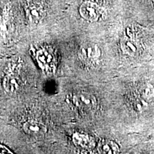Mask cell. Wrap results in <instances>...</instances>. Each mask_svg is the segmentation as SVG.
<instances>
[{
  "label": "cell",
  "mask_w": 154,
  "mask_h": 154,
  "mask_svg": "<svg viewBox=\"0 0 154 154\" xmlns=\"http://www.w3.org/2000/svg\"><path fill=\"white\" fill-rule=\"evenodd\" d=\"M75 144L82 148H89L92 145V140L88 136L84 134H76L73 136Z\"/></svg>",
  "instance_id": "9c48e42d"
},
{
  "label": "cell",
  "mask_w": 154,
  "mask_h": 154,
  "mask_svg": "<svg viewBox=\"0 0 154 154\" xmlns=\"http://www.w3.org/2000/svg\"><path fill=\"white\" fill-rule=\"evenodd\" d=\"M20 80L14 75L9 74L5 76L3 79V86L5 89L9 93H14L20 87Z\"/></svg>",
  "instance_id": "8992f818"
},
{
  "label": "cell",
  "mask_w": 154,
  "mask_h": 154,
  "mask_svg": "<svg viewBox=\"0 0 154 154\" xmlns=\"http://www.w3.org/2000/svg\"><path fill=\"white\" fill-rule=\"evenodd\" d=\"M99 151L103 153H117L119 149L115 143L109 141L101 143L99 146Z\"/></svg>",
  "instance_id": "30bf717a"
},
{
  "label": "cell",
  "mask_w": 154,
  "mask_h": 154,
  "mask_svg": "<svg viewBox=\"0 0 154 154\" xmlns=\"http://www.w3.org/2000/svg\"><path fill=\"white\" fill-rule=\"evenodd\" d=\"M99 56V50L96 45L85 46L80 51V57L85 59H92Z\"/></svg>",
  "instance_id": "ba28073f"
},
{
  "label": "cell",
  "mask_w": 154,
  "mask_h": 154,
  "mask_svg": "<svg viewBox=\"0 0 154 154\" xmlns=\"http://www.w3.org/2000/svg\"><path fill=\"white\" fill-rule=\"evenodd\" d=\"M5 153H13L10 149H9L7 146L0 144V154Z\"/></svg>",
  "instance_id": "8fae6325"
},
{
  "label": "cell",
  "mask_w": 154,
  "mask_h": 154,
  "mask_svg": "<svg viewBox=\"0 0 154 154\" xmlns=\"http://www.w3.org/2000/svg\"><path fill=\"white\" fill-rule=\"evenodd\" d=\"M36 60L39 66L46 72H51L56 67V57L51 49H42L36 54Z\"/></svg>",
  "instance_id": "6da1fadb"
},
{
  "label": "cell",
  "mask_w": 154,
  "mask_h": 154,
  "mask_svg": "<svg viewBox=\"0 0 154 154\" xmlns=\"http://www.w3.org/2000/svg\"><path fill=\"white\" fill-rule=\"evenodd\" d=\"M73 103L79 109L82 111H91L96 106V99L91 94L79 93L74 96Z\"/></svg>",
  "instance_id": "3957f363"
},
{
  "label": "cell",
  "mask_w": 154,
  "mask_h": 154,
  "mask_svg": "<svg viewBox=\"0 0 154 154\" xmlns=\"http://www.w3.org/2000/svg\"><path fill=\"white\" fill-rule=\"evenodd\" d=\"M23 131L29 136H39L45 134L47 128L44 124L37 121L30 120L26 121L23 125Z\"/></svg>",
  "instance_id": "277c9868"
},
{
  "label": "cell",
  "mask_w": 154,
  "mask_h": 154,
  "mask_svg": "<svg viewBox=\"0 0 154 154\" xmlns=\"http://www.w3.org/2000/svg\"><path fill=\"white\" fill-rule=\"evenodd\" d=\"M79 12L82 17L86 19V20L94 22L98 20L102 16L103 9L96 4L86 2L81 6Z\"/></svg>",
  "instance_id": "7a4b0ae2"
},
{
  "label": "cell",
  "mask_w": 154,
  "mask_h": 154,
  "mask_svg": "<svg viewBox=\"0 0 154 154\" xmlns=\"http://www.w3.org/2000/svg\"><path fill=\"white\" fill-rule=\"evenodd\" d=\"M45 14L43 7L38 4H32L26 8V16L30 22L38 23Z\"/></svg>",
  "instance_id": "5b68a950"
},
{
  "label": "cell",
  "mask_w": 154,
  "mask_h": 154,
  "mask_svg": "<svg viewBox=\"0 0 154 154\" xmlns=\"http://www.w3.org/2000/svg\"><path fill=\"white\" fill-rule=\"evenodd\" d=\"M121 47L123 51L127 54L134 56L138 53L139 46L136 42L128 38H124L121 42Z\"/></svg>",
  "instance_id": "52a82bcc"
}]
</instances>
